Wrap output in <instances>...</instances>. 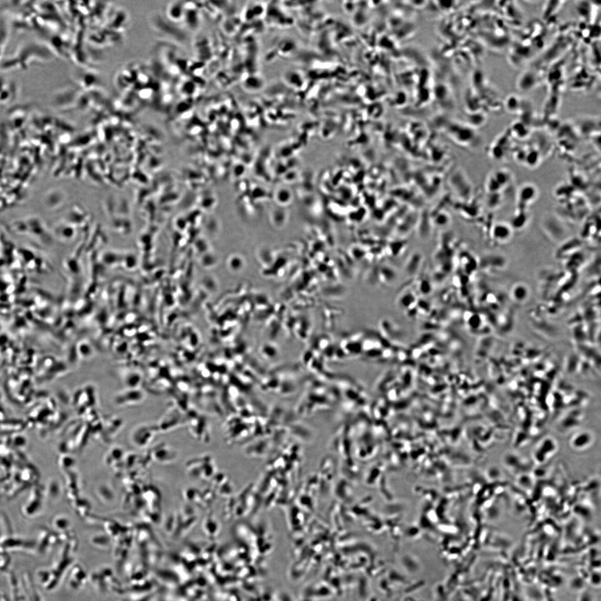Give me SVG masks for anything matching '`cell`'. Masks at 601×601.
Segmentation results:
<instances>
[{"instance_id": "cell-1", "label": "cell", "mask_w": 601, "mask_h": 601, "mask_svg": "<svg viewBox=\"0 0 601 601\" xmlns=\"http://www.w3.org/2000/svg\"><path fill=\"white\" fill-rule=\"evenodd\" d=\"M539 189L533 183H527L518 190L517 205L519 210H527L539 197Z\"/></svg>"}, {"instance_id": "cell-2", "label": "cell", "mask_w": 601, "mask_h": 601, "mask_svg": "<svg viewBox=\"0 0 601 601\" xmlns=\"http://www.w3.org/2000/svg\"><path fill=\"white\" fill-rule=\"evenodd\" d=\"M513 180V175L508 169H499L489 177L488 188L489 192L499 193L507 188Z\"/></svg>"}, {"instance_id": "cell-3", "label": "cell", "mask_w": 601, "mask_h": 601, "mask_svg": "<svg viewBox=\"0 0 601 601\" xmlns=\"http://www.w3.org/2000/svg\"><path fill=\"white\" fill-rule=\"evenodd\" d=\"M592 441V433L583 430L573 435L571 439V445L573 448L581 450L589 447Z\"/></svg>"}, {"instance_id": "cell-4", "label": "cell", "mask_w": 601, "mask_h": 601, "mask_svg": "<svg viewBox=\"0 0 601 601\" xmlns=\"http://www.w3.org/2000/svg\"><path fill=\"white\" fill-rule=\"evenodd\" d=\"M511 234V228L507 224L499 223L496 225L494 229L495 237L503 241V240L508 239Z\"/></svg>"}, {"instance_id": "cell-5", "label": "cell", "mask_w": 601, "mask_h": 601, "mask_svg": "<svg viewBox=\"0 0 601 601\" xmlns=\"http://www.w3.org/2000/svg\"><path fill=\"white\" fill-rule=\"evenodd\" d=\"M524 158V161L527 162L528 166L534 167L540 162L539 151L530 150L526 154Z\"/></svg>"}, {"instance_id": "cell-6", "label": "cell", "mask_w": 601, "mask_h": 601, "mask_svg": "<svg viewBox=\"0 0 601 601\" xmlns=\"http://www.w3.org/2000/svg\"><path fill=\"white\" fill-rule=\"evenodd\" d=\"M577 601H596V599L591 592L584 591L580 594Z\"/></svg>"}]
</instances>
